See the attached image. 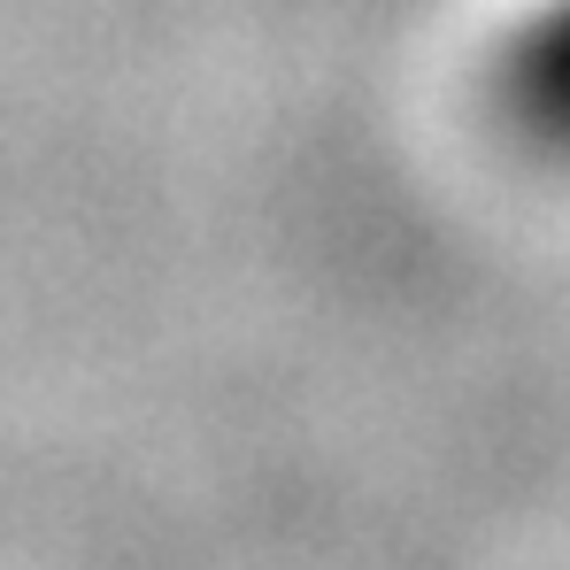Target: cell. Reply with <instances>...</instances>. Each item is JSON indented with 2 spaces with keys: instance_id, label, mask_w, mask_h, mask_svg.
<instances>
[{
  "instance_id": "cell-1",
  "label": "cell",
  "mask_w": 570,
  "mask_h": 570,
  "mask_svg": "<svg viewBox=\"0 0 570 570\" xmlns=\"http://www.w3.org/2000/svg\"><path fill=\"white\" fill-rule=\"evenodd\" d=\"M501 108L524 139L570 147V0H548L501 55Z\"/></svg>"
}]
</instances>
